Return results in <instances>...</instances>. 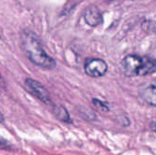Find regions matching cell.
I'll use <instances>...</instances> for the list:
<instances>
[{
	"mask_svg": "<svg viewBox=\"0 0 156 155\" xmlns=\"http://www.w3.org/2000/svg\"><path fill=\"white\" fill-rule=\"evenodd\" d=\"M20 41L24 55L32 63L46 69H53L56 68V60L45 51L35 33L24 29L20 34Z\"/></svg>",
	"mask_w": 156,
	"mask_h": 155,
	"instance_id": "1",
	"label": "cell"
},
{
	"mask_svg": "<svg viewBox=\"0 0 156 155\" xmlns=\"http://www.w3.org/2000/svg\"><path fill=\"white\" fill-rule=\"evenodd\" d=\"M156 64L154 59L149 57L137 55L126 56L120 64L121 71L127 77L146 76L154 73Z\"/></svg>",
	"mask_w": 156,
	"mask_h": 155,
	"instance_id": "2",
	"label": "cell"
},
{
	"mask_svg": "<svg viewBox=\"0 0 156 155\" xmlns=\"http://www.w3.org/2000/svg\"><path fill=\"white\" fill-rule=\"evenodd\" d=\"M25 87L31 94H33L36 98L40 100L43 103L47 105L51 104V99L49 93L40 82L33 79H27L25 80Z\"/></svg>",
	"mask_w": 156,
	"mask_h": 155,
	"instance_id": "3",
	"label": "cell"
},
{
	"mask_svg": "<svg viewBox=\"0 0 156 155\" xmlns=\"http://www.w3.org/2000/svg\"><path fill=\"white\" fill-rule=\"evenodd\" d=\"M85 72L92 78H100L106 74L108 70L107 63L101 58H89L85 62Z\"/></svg>",
	"mask_w": 156,
	"mask_h": 155,
	"instance_id": "4",
	"label": "cell"
},
{
	"mask_svg": "<svg viewBox=\"0 0 156 155\" xmlns=\"http://www.w3.org/2000/svg\"><path fill=\"white\" fill-rule=\"evenodd\" d=\"M83 16H84L85 22L91 26H99L103 21L102 14H101L100 8L95 5H90V6L87 7Z\"/></svg>",
	"mask_w": 156,
	"mask_h": 155,
	"instance_id": "5",
	"label": "cell"
},
{
	"mask_svg": "<svg viewBox=\"0 0 156 155\" xmlns=\"http://www.w3.org/2000/svg\"><path fill=\"white\" fill-rule=\"evenodd\" d=\"M156 87L155 85L148 84L145 86H143L139 90V96L140 98L146 102L147 104L154 107L156 105Z\"/></svg>",
	"mask_w": 156,
	"mask_h": 155,
	"instance_id": "6",
	"label": "cell"
},
{
	"mask_svg": "<svg viewBox=\"0 0 156 155\" xmlns=\"http://www.w3.org/2000/svg\"><path fill=\"white\" fill-rule=\"evenodd\" d=\"M53 113L57 117L58 120L63 122H70V116L68 111L61 105H55L53 107Z\"/></svg>",
	"mask_w": 156,
	"mask_h": 155,
	"instance_id": "7",
	"label": "cell"
},
{
	"mask_svg": "<svg viewBox=\"0 0 156 155\" xmlns=\"http://www.w3.org/2000/svg\"><path fill=\"white\" fill-rule=\"evenodd\" d=\"M92 104L94 105V107H95L98 111H101V112H107V111H109V107H108V105H107L105 102H103V101H101V100H100L93 99V100H92Z\"/></svg>",
	"mask_w": 156,
	"mask_h": 155,
	"instance_id": "8",
	"label": "cell"
},
{
	"mask_svg": "<svg viewBox=\"0 0 156 155\" xmlns=\"http://www.w3.org/2000/svg\"><path fill=\"white\" fill-rule=\"evenodd\" d=\"M119 122L122 125V126H128L130 124V121L127 117H121L119 120Z\"/></svg>",
	"mask_w": 156,
	"mask_h": 155,
	"instance_id": "9",
	"label": "cell"
},
{
	"mask_svg": "<svg viewBox=\"0 0 156 155\" xmlns=\"http://www.w3.org/2000/svg\"><path fill=\"white\" fill-rule=\"evenodd\" d=\"M4 122V116H3V114L1 113V111H0V123H2Z\"/></svg>",
	"mask_w": 156,
	"mask_h": 155,
	"instance_id": "10",
	"label": "cell"
},
{
	"mask_svg": "<svg viewBox=\"0 0 156 155\" xmlns=\"http://www.w3.org/2000/svg\"><path fill=\"white\" fill-rule=\"evenodd\" d=\"M3 147H5V143H4V142L0 139V148H3Z\"/></svg>",
	"mask_w": 156,
	"mask_h": 155,
	"instance_id": "11",
	"label": "cell"
}]
</instances>
